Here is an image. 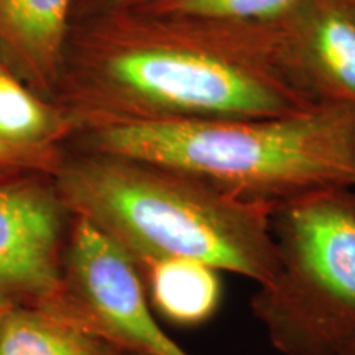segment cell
Here are the masks:
<instances>
[{"label": "cell", "mask_w": 355, "mask_h": 355, "mask_svg": "<svg viewBox=\"0 0 355 355\" xmlns=\"http://www.w3.org/2000/svg\"><path fill=\"white\" fill-rule=\"evenodd\" d=\"M55 102L73 115L76 132L117 122L277 117L321 104L291 69L278 24L133 8L71 25Z\"/></svg>", "instance_id": "obj_1"}, {"label": "cell", "mask_w": 355, "mask_h": 355, "mask_svg": "<svg viewBox=\"0 0 355 355\" xmlns=\"http://www.w3.org/2000/svg\"><path fill=\"white\" fill-rule=\"evenodd\" d=\"M279 266L252 313L283 355H343L355 343V189L329 188L278 204Z\"/></svg>", "instance_id": "obj_4"}, {"label": "cell", "mask_w": 355, "mask_h": 355, "mask_svg": "<svg viewBox=\"0 0 355 355\" xmlns=\"http://www.w3.org/2000/svg\"><path fill=\"white\" fill-rule=\"evenodd\" d=\"M78 130L73 115L26 87L0 63V141L13 146H64Z\"/></svg>", "instance_id": "obj_10"}, {"label": "cell", "mask_w": 355, "mask_h": 355, "mask_svg": "<svg viewBox=\"0 0 355 355\" xmlns=\"http://www.w3.org/2000/svg\"><path fill=\"white\" fill-rule=\"evenodd\" d=\"M304 0H140L130 8L150 15L191 17L230 24H278Z\"/></svg>", "instance_id": "obj_11"}, {"label": "cell", "mask_w": 355, "mask_h": 355, "mask_svg": "<svg viewBox=\"0 0 355 355\" xmlns=\"http://www.w3.org/2000/svg\"><path fill=\"white\" fill-rule=\"evenodd\" d=\"M139 272L153 314L170 326L196 329L220 308L222 278L214 266L189 259H166Z\"/></svg>", "instance_id": "obj_8"}, {"label": "cell", "mask_w": 355, "mask_h": 355, "mask_svg": "<svg viewBox=\"0 0 355 355\" xmlns=\"http://www.w3.org/2000/svg\"><path fill=\"white\" fill-rule=\"evenodd\" d=\"M71 144L273 207L314 191L355 189V107L336 102L277 117L101 123L81 128Z\"/></svg>", "instance_id": "obj_3"}, {"label": "cell", "mask_w": 355, "mask_h": 355, "mask_svg": "<svg viewBox=\"0 0 355 355\" xmlns=\"http://www.w3.org/2000/svg\"><path fill=\"white\" fill-rule=\"evenodd\" d=\"M343 355H355V343H354L352 345H350V347H349L347 350H345V352H344Z\"/></svg>", "instance_id": "obj_14"}, {"label": "cell", "mask_w": 355, "mask_h": 355, "mask_svg": "<svg viewBox=\"0 0 355 355\" xmlns=\"http://www.w3.org/2000/svg\"><path fill=\"white\" fill-rule=\"evenodd\" d=\"M68 150L64 146L35 148L0 141V181L25 176H55Z\"/></svg>", "instance_id": "obj_12"}, {"label": "cell", "mask_w": 355, "mask_h": 355, "mask_svg": "<svg viewBox=\"0 0 355 355\" xmlns=\"http://www.w3.org/2000/svg\"><path fill=\"white\" fill-rule=\"evenodd\" d=\"M76 0H0V63L55 101Z\"/></svg>", "instance_id": "obj_7"}, {"label": "cell", "mask_w": 355, "mask_h": 355, "mask_svg": "<svg viewBox=\"0 0 355 355\" xmlns=\"http://www.w3.org/2000/svg\"><path fill=\"white\" fill-rule=\"evenodd\" d=\"M73 217L53 176L0 181V313L61 309Z\"/></svg>", "instance_id": "obj_5"}, {"label": "cell", "mask_w": 355, "mask_h": 355, "mask_svg": "<svg viewBox=\"0 0 355 355\" xmlns=\"http://www.w3.org/2000/svg\"><path fill=\"white\" fill-rule=\"evenodd\" d=\"M112 355H135V354H130V352H119V350H115V352H112Z\"/></svg>", "instance_id": "obj_15"}, {"label": "cell", "mask_w": 355, "mask_h": 355, "mask_svg": "<svg viewBox=\"0 0 355 355\" xmlns=\"http://www.w3.org/2000/svg\"><path fill=\"white\" fill-rule=\"evenodd\" d=\"M140 0H76L73 24L92 15H101V13L115 10H125V8L137 6Z\"/></svg>", "instance_id": "obj_13"}, {"label": "cell", "mask_w": 355, "mask_h": 355, "mask_svg": "<svg viewBox=\"0 0 355 355\" xmlns=\"http://www.w3.org/2000/svg\"><path fill=\"white\" fill-rule=\"evenodd\" d=\"M278 26L291 69L311 94L355 107V0H304Z\"/></svg>", "instance_id": "obj_6"}, {"label": "cell", "mask_w": 355, "mask_h": 355, "mask_svg": "<svg viewBox=\"0 0 355 355\" xmlns=\"http://www.w3.org/2000/svg\"><path fill=\"white\" fill-rule=\"evenodd\" d=\"M61 198L117 243L137 268L189 259L266 285L279 266L273 206L248 202L170 168L66 152L53 176Z\"/></svg>", "instance_id": "obj_2"}, {"label": "cell", "mask_w": 355, "mask_h": 355, "mask_svg": "<svg viewBox=\"0 0 355 355\" xmlns=\"http://www.w3.org/2000/svg\"><path fill=\"white\" fill-rule=\"evenodd\" d=\"M107 344L60 311L12 308L0 313V355H112Z\"/></svg>", "instance_id": "obj_9"}]
</instances>
